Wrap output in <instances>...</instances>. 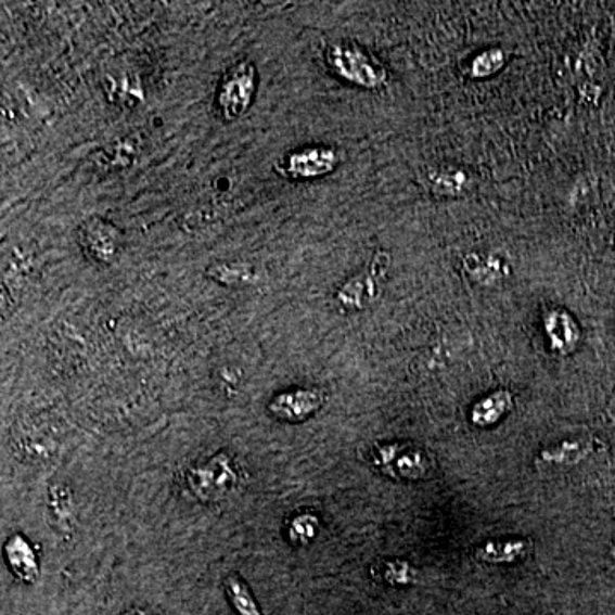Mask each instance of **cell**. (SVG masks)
<instances>
[{
  "mask_svg": "<svg viewBox=\"0 0 615 615\" xmlns=\"http://www.w3.org/2000/svg\"><path fill=\"white\" fill-rule=\"evenodd\" d=\"M50 515L59 527L67 528L74 523L76 508H74L73 492L65 486H53L50 491Z\"/></svg>",
  "mask_w": 615,
  "mask_h": 615,
  "instance_id": "e0dca14e",
  "label": "cell"
},
{
  "mask_svg": "<svg viewBox=\"0 0 615 615\" xmlns=\"http://www.w3.org/2000/svg\"><path fill=\"white\" fill-rule=\"evenodd\" d=\"M611 554H612V558H614V560H615V547H614V549H612Z\"/></svg>",
  "mask_w": 615,
  "mask_h": 615,
  "instance_id": "7402d4cb",
  "label": "cell"
},
{
  "mask_svg": "<svg viewBox=\"0 0 615 615\" xmlns=\"http://www.w3.org/2000/svg\"><path fill=\"white\" fill-rule=\"evenodd\" d=\"M5 564L9 569L21 581L35 584L40 576V564H38L37 552L31 543L21 534L9 537L4 546Z\"/></svg>",
  "mask_w": 615,
  "mask_h": 615,
  "instance_id": "ba28073f",
  "label": "cell"
},
{
  "mask_svg": "<svg viewBox=\"0 0 615 615\" xmlns=\"http://www.w3.org/2000/svg\"><path fill=\"white\" fill-rule=\"evenodd\" d=\"M338 163L341 157L332 148H305L287 154L284 162L279 163L276 169L281 177L290 180H311L332 174Z\"/></svg>",
  "mask_w": 615,
  "mask_h": 615,
  "instance_id": "277c9868",
  "label": "cell"
},
{
  "mask_svg": "<svg viewBox=\"0 0 615 615\" xmlns=\"http://www.w3.org/2000/svg\"><path fill=\"white\" fill-rule=\"evenodd\" d=\"M106 94L110 100L115 101V105L130 106L142 101V86L139 77L130 76L129 73H120L117 76L110 74L106 77Z\"/></svg>",
  "mask_w": 615,
  "mask_h": 615,
  "instance_id": "5bb4252c",
  "label": "cell"
},
{
  "mask_svg": "<svg viewBox=\"0 0 615 615\" xmlns=\"http://www.w3.org/2000/svg\"><path fill=\"white\" fill-rule=\"evenodd\" d=\"M543 329L552 349L560 355H569L579 342V329L575 318L564 310H552L543 317Z\"/></svg>",
  "mask_w": 615,
  "mask_h": 615,
  "instance_id": "9c48e42d",
  "label": "cell"
},
{
  "mask_svg": "<svg viewBox=\"0 0 615 615\" xmlns=\"http://www.w3.org/2000/svg\"><path fill=\"white\" fill-rule=\"evenodd\" d=\"M382 578L386 584L394 585V587H406L415 581L414 567L409 566L402 561H394V563L383 564Z\"/></svg>",
  "mask_w": 615,
  "mask_h": 615,
  "instance_id": "d6986e66",
  "label": "cell"
},
{
  "mask_svg": "<svg viewBox=\"0 0 615 615\" xmlns=\"http://www.w3.org/2000/svg\"><path fill=\"white\" fill-rule=\"evenodd\" d=\"M326 397L320 388H293L270 400L269 412L284 423H303L322 409Z\"/></svg>",
  "mask_w": 615,
  "mask_h": 615,
  "instance_id": "52a82bcc",
  "label": "cell"
},
{
  "mask_svg": "<svg viewBox=\"0 0 615 615\" xmlns=\"http://www.w3.org/2000/svg\"><path fill=\"white\" fill-rule=\"evenodd\" d=\"M326 64L344 81L361 88H380L386 81L385 67L356 43H332L325 52Z\"/></svg>",
  "mask_w": 615,
  "mask_h": 615,
  "instance_id": "6da1fadb",
  "label": "cell"
},
{
  "mask_svg": "<svg viewBox=\"0 0 615 615\" xmlns=\"http://www.w3.org/2000/svg\"><path fill=\"white\" fill-rule=\"evenodd\" d=\"M534 551L531 540H492L475 551V560L487 564H513L527 560Z\"/></svg>",
  "mask_w": 615,
  "mask_h": 615,
  "instance_id": "30bf717a",
  "label": "cell"
},
{
  "mask_svg": "<svg viewBox=\"0 0 615 615\" xmlns=\"http://www.w3.org/2000/svg\"><path fill=\"white\" fill-rule=\"evenodd\" d=\"M207 276L228 287H243L252 284L255 269L246 261H219L207 267Z\"/></svg>",
  "mask_w": 615,
  "mask_h": 615,
  "instance_id": "4fadbf2b",
  "label": "cell"
},
{
  "mask_svg": "<svg viewBox=\"0 0 615 615\" xmlns=\"http://www.w3.org/2000/svg\"><path fill=\"white\" fill-rule=\"evenodd\" d=\"M318 531H320V522L317 516L308 515V513L296 516L290 523V539L296 546L310 543L317 537Z\"/></svg>",
  "mask_w": 615,
  "mask_h": 615,
  "instance_id": "ac0fdd59",
  "label": "cell"
},
{
  "mask_svg": "<svg viewBox=\"0 0 615 615\" xmlns=\"http://www.w3.org/2000/svg\"><path fill=\"white\" fill-rule=\"evenodd\" d=\"M590 453V447L584 441H564L558 447L549 448V450L540 453V460L543 463L555 466H572L584 460Z\"/></svg>",
  "mask_w": 615,
  "mask_h": 615,
  "instance_id": "2e32d148",
  "label": "cell"
},
{
  "mask_svg": "<svg viewBox=\"0 0 615 615\" xmlns=\"http://www.w3.org/2000/svg\"><path fill=\"white\" fill-rule=\"evenodd\" d=\"M77 236H79V243H81L85 254L98 264H112L120 254V230L105 219H88L79 228Z\"/></svg>",
  "mask_w": 615,
  "mask_h": 615,
  "instance_id": "8992f818",
  "label": "cell"
},
{
  "mask_svg": "<svg viewBox=\"0 0 615 615\" xmlns=\"http://www.w3.org/2000/svg\"><path fill=\"white\" fill-rule=\"evenodd\" d=\"M504 53L501 50L495 49L489 52L481 53L472 64V76L486 77L495 74L496 71L503 67Z\"/></svg>",
  "mask_w": 615,
  "mask_h": 615,
  "instance_id": "ffe728a7",
  "label": "cell"
},
{
  "mask_svg": "<svg viewBox=\"0 0 615 615\" xmlns=\"http://www.w3.org/2000/svg\"><path fill=\"white\" fill-rule=\"evenodd\" d=\"M513 409V395L508 390L481 398L471 410V421L477 427H491L498 424Z\"/></svg>",
  "mask_w": 615,
  "mask_h": 615,
  "instance_id": "8fae6325",
  "label": "cell"
},
{
  "mask_svg": "<svg viewBox=\"0 0 615 615\" xmlns=\"http://www.w3.org/2000/svg\"><path fill=\"white\" fill-rule=\"evenodd\" d=\"M374 298H376V279L371 278L370 273L350 279L337 294V302L347 310H362Z\"/></svg>",
  "mask_w": 615,
  "mask_h": 615,
  "instance_id": "7c38bea8",
  "label": "cell"
},
{
  "mask_svg": "<svg viewBox=\"0 0 615 615\" xmlns=\"http://www.w3.org/2000/svg\"><path fill=\"white\" fill-rule=\"evenodd\" d=\"M226 595L238 615H261L257 600L252 595L242 576L231 575L225 579Z\"/></svg>",
  "mask_w": 615,
  "mask_h": 615,
  "instance_id": "9a60e30c",
  "label": "cell"
},
{
  "mask_svg": "<svg viewBox=\"0 0 615 615\" xmlns=\"http://www.w3.org/2000/svg\"><path fill=\"white\" fill-rule=\"evenodd\" d=\"M238 483L233 462L226 453L216 454L201 465H193L187 472V484L202 503H218L233 491Z\"/></svg>",
  "mask_w": 615,
  "mask_h": 615,
  "instance_id": "3957f363",
  "label": "cell"
},
{
  "mask_svg": "<svg viewBox=\"0 0 615 615\" xmlns=\"http://www.w3.org/2000/svg\"><path fill=\"white\" fill-rule=\"evenodd\" d=\"M374 465L383 474L394 478L418 481L431 471V462L421 450L409 445H385L374 454Z\"/></svg>",
  "mask_w": 615,
  "mask_h": 615,
  "instance_id": "5b68a950",
  "label": "cell"
},
{
  "mask_svg": "<svg viewBox=\"0 0 615 615\" xmlns=\"http://www.w3.org/2000/svg\"><path fill=\"white\" fill-rule=\"evenodd\" d=\"M121 615H151L148 611H142V608H130V611L124 612Z\"/></svg>",
  "mask_w": 615,
  "mask_h": 615,
  "instance_id": "44dd1931",
  "label": "cell"
},
{
  "mask_svg": "<svg viewBox=\"0 0 615 615\" xmlns=\"http://www.w3.org/2000/svg\"><path fill=\"white\" fill-rule=\"evenodd\" d=\"M257 86V67L252 62H238L228 68L216 94V106L222 120L233 121L243 117L249 106L254 105Z\"/></svg>",
  "mask_w": 615,
  "mask_h": 615,
  "instance_id": "7a4b0ae2",
  "label": "cell"
}]
</instances>
